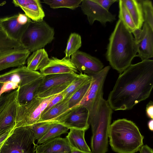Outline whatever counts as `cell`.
Wrapping results in <instances>:
<instances>
[{
  "mask_svg": "<svg viewBox=\"0 0 153 153\" xmlns=\"http://www.w3.org/2000/svg\"><path fill=\"white\" fill-rule=\"evenodd\" d=\"M153 88V60H143L120 74L107 101L114 111L130 110L148 98Z\"/></svg>",
  "mask_w": 153,
  "mask_h": 153,
  "instance_id": "obj_1",
  "label": "cell"
},
{
  "mask_svg": "<svg viewBox=\"0 0 153 153\" xmlns=\"http://www.w3.org/2000/svg\"><path fill=\"white\" fill-rule=\"evenodd\" d=\"M105 56L111 67L121 74L131 64L137 48L132 33L119 19L111 34Z\"/></svg>",
  "mask_w": 153,
  "mask_h": 153,
  "instance_id": "obj_2",
  "label": "cell"
},
{
  "mask_svg": "<svg viewBox=\"0 0 153 153\" xmlns=\"http://www.w3.org/2000/svg\"><path fill=\"white\" fill-rule=\"evenodd\" d=\"M101 93L96 99L89 112V123L92 136V153H106L108 149V134L112 109Z\"/></svg>",
  "mask_w": 153,
  "mask_h": 153,
  "instance_id": "obj_3",
  "label": "cell"
},
{
  "mask_svg": "<svg viewBox=\"0 0 153 153\" xmlns=\"http://www.w3.org/2000/svg\"><path fill=\"white\" fill-rule=\"evenodd\" d=\"M144 137L133 121L119 119L111 124L109 132V144L117 153H135L143 145Z\"/></svg>",
  "mask_w": 153,
  "mask_h": 153,
  "instance_id": "obj_4",
  "label": "cell"
},
{
  "mask_svg": "<svg viewBox=\"0 0 153 153\" xmlns=\"http://www.w3.org/2000/svg\"><path fill=\"white\" fill-rule=\"evenodd\" d=\"M54 31L44 21L30 22L21 38L22 46L31 52L44 48L54 38Z\"/></svg>",
  "mask_w": 153,
  "mask_h": 153,
  "instance_id": "obj_5",
  "label": "cell"
},
{
  "mask_svg": "<svg viewBox=\"0 0 153 153\" xmlns=\"http://www.w3.org/2000/svg\"><path fill=\"white\" fill-rule=\"evenodd\" d=\"M36 140L31 126L16 128L3 143L0 153H36Z\"/></svg>",
  "mask_w": 153,
  "mask_h": 153,
  "instance_id": "obj_6",
  "label": "cell"
},
{
  "mask_svg": "<svg viewBox=\"0 0 153 153\" xmlns=\"http://www.w3.org/2000/svg\"><path fill=\"white\" fill-rule=\"evenodd\" d=\"M56 95L45 98L36 97L28 103L19 105L14 128L31 126L38 123L45 109Z\"/></svg>",
  "mask_w": 153,
  "mask_h": 153,
  "instance_id": "obj_7",
  "label": "cell"
},
{
  "mask_svg": "<svg viewBox=\"0 0 153 153\" xmlns=\"http://www.w3.org/2000/svg\"><path fill=\"white\" fill-rule=\"evenodd\" d=\"M18 88L12 91L9 98L0 110V139L14 128L17 109Z\"/></svg>",
  "mask_w": 153,
  "mask_h": 153,
  "instance_id": "obj_8",
  "label": "cell"
},
{
  "mask_svg": "<svg viewBox=\"0 0 153 153\" xmlns=\"http://www.w3.org/2000/svg\"><path fill=\"white\" fill-rule=\"evenodd\" d=\"M31 20L25 14L19 13L10 17L0 18V27L8 37L20 42Z\"/></svg>",
  "mask_w": 153,
  "mask_h": 153,
  "instance_id": "obj_9",
  "label": "cell"
},
{
  "mask_svg": "<svg viewBox=\"0 0 153 153\" xmlns=\"http://www.w3.org/2000/svg\"><path fill=\"white\" fill-rule=\"evenodd\" d=\"M141 29L137 28L132 33L137 45L138 57L142 61L153 57V29L144 22Z\"/></svg>",
  "mask_w": 153,
  "mask_h": 153,
  "instance_id": "obj_10",
  "label": "cell"
},
{
  "mask_svg": "<svg viewBox=\"0 0 153 153\" xmlns=\"http://www.w3.org/2000/svg\"><path fill=\"white\" fill-rule=\"evenodd\" d=\"M89 112L85 107L77 105L71 108L56 123L64 126L69 129L74 128L86 131L90 126Z\"/></svg>",
  "mask_w": 153,
  "mask_h": 153,
  "instance_id": "obj_11",
  "label": "cell"
},
{
  "mask_svg": "<svg viewBox=\"0 0 153 153\" xmlns=\"http://www.w3.org/2000/svg\"><path fill=\"white\" fill-rule=\"evenodd\" d=\"M80 6L91 25L97 21L105 25L107 22H113L116 19L115 15L103 8L94 0H82Z\"/></svg>",
  "mask_w": 153,
  "mask_h": 153,
  "instance_id": "obj_12",
  "label": "cell"
},
{
  "mask_svg": "<svg viewBox=\"0 0 153 153\" xmlns=\"http://www.w3.org/2000/svg\"><path fill=\"white\" fill-rule=\"evenodd\" d=\"M110 69V66L104 67L99 72L92 75L90 88L79 105L91 111L96 98L102 92L104 82Z\"/></svg>",
  "mask_w": 153,
  "mask_h": 153,
  "instance_id": "obj_13",
  "label": "cell"
},
{
  "mask_svg": "<svg viewBox=\"0 0 153 153\" xmlns=\"http://www.w3.org/2000/svg\"><path fill=\"white\" fill-rule=\"evenodd\" d=\"M70 59L78 71L89 76L99 72L104 68L99 59L83 51H78Z\"/></svg>",
  "mask_w": 153,
  "mask_h": 153,
  "instance_id": "obj_14",
  "label": "cell"
},
{
  "mask_svg": "<svg viewBox=\"0 0 153 153\" xmlns=\"http://www.w3.org/2000/svg\"><path fill=\"white\" fill-rule=\"evenodd\" d=\"M42 76L40 72L30 70L26 66H23L0 74V83L12 82L17 84L19 88Z\"/></svg>",
  "mask_w": 153,
  "mask_h": 153,
  "instance_id": "obj_15",
  "label": "cell"
},
{
  "mask_svg": "<svg viewBox=\"0 0 153 153\" xmlns=\"http://www.w3.org/2000/svg\"><path fill=\"white\" fill-rule=\"evenodd\" d=\"M30 52L22 45L0 53V71L8 68L24 66Z\"/></svg>",
  "mask_w": 153,
  "mask_h": 153,
  "instance_id": "obj_16",
  "label": "cell"
},
{
  "mask_svg": "<svg viewBox=\"0 0 153 153\" xmlns=\"http://www.w3.org/2000/svg\"><path fill=\"white\" fill-rule=\"evenodd\" d=\"M43 76L64 74H77L78 71L70 58L59 59L53 57L50 59L48 64L40 70Z\"/></svg>",
  "mask_w": 153,
  "mask_h": 153,
  "instance_id": "obj_17",
  "label": "cell"
},
{
  "mask_svg": "<svg viewBox=\"0 0 153 153\" xmlns=\"http://www.w3.org/2000/svg\"><path fill=\"white\" fill-rule=\"evenodd\" d=\"M73 150L67 138L57 137L50 139L39 145L37 144L36 153H63Z\"/></svg>",
  "mask_w": 153,
  "mask_h": 153,
  "instance_id": "obj_18",
  "label": "cell"
},
{
  "mask_svg": "<svg viewBox=\"0 0 153 153\" xmlns=\"http://www.w3.org/2000/svg\"><path fill=\"white\" fill-rule=\"evenodd\" d=\"M12 2L15 6L22 9L25 15L33 21L42 20L45 16L39 0H13Z\"/></svg>",
  "mask_w": 153,
  "mask_h": 153,
  "instance_id": "obj_19",
  "label": "cell"
},
{
  "mask_svg": "<svg viewBox=\"0 0 153 153\" xmlns=\"http://www.w3.org/2000/svg\"><path fill=\"white\" fill-rule=\"evenodd\" d=\"M78 75L77 74H64L44 76L38 89L37 95L52 88L70 84Z\"/></svg>",
  "mask_w": 153,
  "mask_h": 153,
  "instance_id": "obj_20",
  "label": "cell"
},
{
  "mask_svg": "<svg viewBox=\"0 0 153 153\" xmlns=\"http://www.w3.org/2000/svg\"><path fill=\"white\" fill-rule=\"evenodd\" d=\"M43 78L42 76L36 80L18 88L17 100L19 105L28 103L36 97L38 89Z\"/></svg>",
  "mask_w": 153,
  "mask_h": 153,
  "instance_id": "obj_21",
  "label": "cell"
},
{
  "mask_svg": "<svg viewBox=\"0 0 153 153\" xmlns=\"http://www.w3.org/2000/svg\"><path fill=\"white\" fill-rule=\"evenodd\" d=\"M66 137L73 150L86 153L91 152L85 138V131L71 128Z\"/></svg>",
  "mask_w": 153,
  "mask_h": 153,
  "instance_id": "obj_22",
  "label": "cell"
},
{
  "mask_svg": "<svg viewBox=\"0 0 153 153\" xmlns=\"http://www.w3.org/2000/svg\"><path fill=\"white\" fill-rule=\"evenodd\" d=\"M68 100H63L42 114L38 123L45 121L57 122L71 109L68 107Z\"/></svg>",
  "mask_w": 153,
  "mask_h": 153,
  "instance_id": "obj_23",
  "label": "cell"
},
{
  "mask_svg": "<svg viewBox=\"0 0 153 153\" xmlns=\"http://www.w3.org/2000/svg\"><path fill=\"white\" fill-rule=\"evenodd\" d=\"M50 60L47 53L44 48L34 51L27 59V68L33 71L41 70L48 63Z\"/></svg>",
  "mask_w": 153,
  "mask_h": 153,
  "instance_id": "obj_24",
  "label": "cell"
},
{
  "mask_svg": "<svg viewBox=\"0 0 153 153\" xmlns=\"http://www.w3.org/2000/svg\"><path fill=\"white\" fill-rule=\"evenodd\" d=\"M137 29H141L144 22L142 7L139 0H122Z\"/></svg>",
  "mask_w": 153,
  "mask_h": 153,
  "instance_id": "obj_25",
  "label": "cell"
},
{
  "mask_svg": "<svg viewBox=\"0 0 153 153\" xmlns=\"http://www.w3.org/2000/svg\"><path fill=\"white\" fill-rule=\"evenodd\" d=\"M91 76L80 73L70 84L61 93L64 99L69 100L76 91L87 83L91 82Z\"/></svg>",
  "mask_w": 153,
  "mask_h": 153,
  "instance_id": "obj_26",
  "label": "cell"
},
{
  "mask_svg": "<svg viewBox=\"0 0 153 153\" xmlns=\"http://www.w3.org/2000/svg\"><path fill=\"white\" fill-rule=\"evenodd\" d=\"M68 129L61 124L54 123L47 132L40 139L37 140V144H42L50 139L66 133Z\"/></svg>",
  "mask_w": 153,
  "mask_h": 153,
  "instance_id": "obj_27",
  "label": "cell"
},
{
  "mask_svg": "<svg viewBox=\"0 0 153 153\" xmlns=\"http://www.w3.org/2000/svg\"><path fill=\"white\" fill-rule=\"evenodd\" d=\"M119 1L118 17L125 26L131 33L137 28L129 12L122 0Z\"/></svg>",
  "mask_w": 153,
  "mask_h": 153,
  "instance_id": "obj_28",
  "label": "cell"
},
{
  "mask_svg": "<svg viewBox=\"0 0 153 153\" xmlns=\"http://www.w3.org/2000/svg\"><path fill=\"white\" fill-rule=\"evenodd\" d=\"M82 45L81 36L75 33H71L68 40L65 53V57L70 58L72 55L76 52Z\"/></svg>",
  "mask_w": 153,
  "mask_h": 153,
  "instance_id": "obj_29",
  "label": "cell"
},
{
  "mask_svg": "<svg viewBox=\"0 0 153 153\" xmlns=\"http://www.w3.org/2000/svg\"><path fill=\"white\" fill-rule=\"evenodd\" d=\"M82 0H44L43 2L53 9L67 8L74 10L78 7Z\"/></svg>",
  "mask_w": 153,
  "mask_h": 153,
  "instance_id": "obj_30",
  "label": "cell"
},
{
  "mask_svg": "<svg viewBox=\"0 0 153 153\" xmlns=\"http://www.w3.org/2000/svg\"><path fill=\"white\" fill-rule=\"evenodd\" d=\"M91 81L82 86L75 92L69 99L68 105L69 108H71L79 105L91 85Z\"/></svg>",
  "mask_w": 153,
  "mask_h": 153,
  "instance_id": "obj_31",
  "label": "cell"
},
{
  "mask_svg": "<svg viewBox=\"0 0 153 153\" xmlns=\"http://www.w3.org/2000/svg\"><path fill=\"white\" fill-rule=\"evenodd\" d=\"M142 8L144 22L153 29V6L150 0H139Z\"/></svg>",
  "mask_w": 153,
  "mask_h": 153,
  "instance_id": "obj_32",
  "label": "cell"
},
{
  "mask_svg": "<svg viewBox=\"0 0 153 153\" xmlns=\"http://www.w3.org/2000/svg\"><path fill=\"white\" fill-rule=\"evenodd\" d=\"M21 45L19 42L11 39L1 29H0V53Z\"/></svg>",
  "mask_w": 153,
  "mask_h": 153,
  "instance_id": "obj_33",
  "label": "cell"
},
{
  "mask_svg": "<svg viewBox=\"0 0 153 153\" xmlns=\"http://www.w3.org/2000/svg\"><path fill=\"white\" fill-rule=\"evenodd\" d=\"M53 123L51 122L45 121L37 123L31 126L36 140L40 139Z\"/></svg>",
  "mask_w": 153,
  "mask_h": 153,
  "instance_id": "obj_34",
  "label": "cell"
},
{
  "mask_svg": "<svg viewBox=\"0 0 153 153\" xmlns=\"http://www.w3.org/2000/svg\"><path fill=\"white\" fill-rule=\"evenodd\" d=\"M63 100H64L63 96L61 93L57 94L48 104L46 108L43 111L42 114L47 112L52 107L62 101Z\"/></svg>",
  "mask_w": 153,
  "mask_h": 153,
  "instance_id": "obj_35",
  "label": "cell"
},
{
  "mask_svg": "<svg viewBox=\"0 0 153 153\" xmlns=\"http://www.w3.org/2000/svg\"><path fill=\"white\" fill-rule=\"evenodd\" d=\"M101 7L107 11H108L111 5L117 0H94Z\"/></svg>",
  "mask_w": 153,
  "mask_h": 153,
  "instance_id": "obj_36",
  "label": "cell"
},
{
  "mask_svg": "<svg viewBox=\"0 0 153 153\" xmlns=\"http://www.w3.org/2000/svg\"><path fill=\"white\" fill-rule=\"evenodd\" d=\"M146 113L149 118L153 119V102L152 101H150L146 105Z\"/></svg>",
  "mask_w": 153,
  "mask_h": 153,
  "instance_id": "obj_37",
  "label": "cell"
},
{
  "mask_svg": "<svg viewBox=\"0 0 153 153\" xmlns=\"http://www.w3.org/2000/svg\"><path fill=\"white\" fill-rule=\"evenodd\" d=\"M139 151L140 153H153V150L146 144L142 146Z\"/></svg>",
  "mask_w": 153,
  "mask_h": 153,
  "instance_id": "obj_38",
  "label": "cell"
},
{
  "mask_svg": "<svg viewBox=\"0 0 153 153\" xmlns=\"http://www.w3.org/2000/svg\"><path fill=\"white\" fill-rule=\"evenodd\" d=\"M9 96L7 94H3L0 96V110L5 104Z\"/></svg>",
  "mask_w": 153,
  "mask_h": 153,
  "instance_id": "obj_39",
  "label": "cell"
},
{
  "mask_svg": "<svg viewBox=\"0 0 153 153\" xmlns=\"http://www.w3.org/2000/svg\"><path fill=\"white\" fill-rule=\"evenodd\" d=\"M148 126L149 130L152 131H153V120L151 119L148 122Z\"/></svg>",
  "mask_w": 153,
  "mask_h": 153,
  "instance_id": "obj_40",
  "label": "cell"
},
{
  "mask_svg": "<svg viewBox=\"0 0 153 153\" xmlns=\"http://www.w3.org/2000/svg\"><path fill=\"white\" fill-rule=\"evenodd\" d=\"M92 153L91 152H90V153L78 151L76 150H73L70 152H65V153Z\"/></svg>",
  "mask_w": 153,
  "mask_h": 153,
  "instance_id": "obj_41",
  "label": "cell"
},
{
  "mask_svg": "<svg viewBox=\"0 0 153 153\" xmlns=\"http://www.w3.org/2000/svg\"><path fill=\"white\" fill-rule=\"evenodd\" d=\"M4 83H0V93L1 92L3 87L4 86Z\"/></svg>",
  "mask_w": 153,
  "mask_h": 153,
  "instance_id": "obj_42",
  "label": "cell"
},
{
  "mask_svg": "<svg viewBox=\"0 0 153 153\" xmlns=\"http://www.w3.org/2000/svg\"><path fill=\"white\" fill-rule=\"evenodd\" d=\"M3 142L0 145V148H1V146H2V144H3Z\"/></svg>",
  "mask_w": 153,
  "mask_h": 153,
  "instance_id": "obj_43",
  "label": "cell"
},
{
  "mask_svg": "<svg viewBox=\"0 0 153 153\" xmlns=\"http://www.w3.org/2000/svg\"><path fill=\"white\" fill-rule=\"evenodd\" d=\"M1 29V27H0V29Z\"/></svg>",
  "mask_w": 153,
  "mask_h": 153,
  "instance_id": "obj_44",
  "label": "cell"
},
{
  "mask_svg": "<svg viewBox=\"0 0 153 153\" xmlns=\"http://www.w3.org/2000/svg\"></svg>",
  "mask_w": 153,
  "mask_h": 153,
  "instance_id": "obj_45",
  "label": "cell"
}]
</instances>
